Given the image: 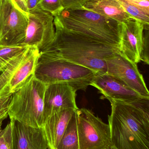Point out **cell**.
I'll use <instances>...</instances> for the list:
<instances>
[{
	"mask_svg": "<svg viewBox=\"0 0 149 149\" xmlns=\"http://www.w3.org/2000/svg\"><path fill=\"white\" fill-rule=\"evenodd\" d=\"M28 23L13 0H0V46L24 45Z\"/></svg>",
	"mask_w": 149,
	"mask_h": 149,
	"instance_id": "cell-8",
	"label": "cell"
},
{
	"mask_svg": "<svg viewBox=\"0 0 149 149\" xmlns=\"http://www.w3.org/2000/svg\"><path fill=\"white\" fill-rule=\"evenodd\" d=\"M38 6L53 17L57 15L64 9L60 0H40Z\"/></svg>",
	"mask_w": 149,
	"mask_h": 149,
	"instance_id": "cell-20",
	"label": "cell"
},
{
	"mask_svg": "<svg viewBox=\"0 0 149 149\" xmlns=\"http://www.w3.org/2000/svg\"><path fill=\"white\" fill-rule=\"evenodd\" d=\"M76 92L72 87L64 83L46 86L44 96V120L52 114L61 110L78 109Z\"/></svg>",
	"mask_w": 149,
	"mask_h": 149,
	"instance_id": "cell-12",
	"label": "cell"
},
{
	"mask_svg": "<svg viewBox=\"0 0 149 149\" xmlns=\"http://www.w3.org/2000/svg\"><path fill=\"white\" fill-rule=\"evenodd\" d=\"M79 149H105L112 146L108 124L90 109L76 110Z\"/></svg>",
	"mask_w": 149,
	"mask_h": 149,
	"instance_id": "cell-7",
	"label": "cell"
},
{
	"mask_svg": "<svg viewBox=\"0 0 149 149\" xmlns=\"http://www.w3.org/2000/svg\"><path fill=\"white\" fill-rule=\"evenodd\" d=\"M148 29L142 23L134 18L121 24L120 53L136 64L141 61L144 30Z\"/></svg>",
	"mask_w": 149,
	"mask_h": 149,
	"instance_id": "cell-11",
	"label": "cell"
},
{
	"mask_svg": "<svg viewBox=\"0 0 149 149\" xmlns=\"http://www.w3.org/2000/svg\"><path fill=\"white\" fill-rule=\"evenodd\" d=\"M54 26L84 35L118 48L121 24L114 19L83 8L64 9L54 17Z\"/></svg>",
	"mask_w": 149,
	"mask_h": 149,
	"instance_id": "cell-3",
	"label": "cell"
},
{
	"mask_svg": "<svg viewBox=\"0 0 149 149\" xmlns=\"http://www.w3.org/2000/svg\"><path fill=\"white\" fill-rule=\"evenodd\" d=\"M13 1L16 3L18 8L21 10V11L28 17L29 11L26 7L24 0H13Z\"/></svg>",
	"mask_w": 149,
	"mask_h": 149,
	"instance_id": "cell-26",
	"label": "cell"
},
{
	"mask_svg": "<svg viewBox=\"0 0 149 149\" xmlns=\"http://www.w3.org/2000/svg\"><path fill=\"white\" fill-rule=\"evenodd\" d=\"M96 74L91 69L64 59L39 56L34 76L46 86L64 83L77 91L85 90Z\"/></svg>",
	"mask_w": 149,
	"mask_h": 149,
	"instance_id": "cell-4",
	"label": "cell"
},
{
	"mask_svg": "<svg viewBox=\"0 0 149 149\" xmlns=\"http://www.w3.org/2000/svg\"><path fill=\"white\" fill-rule=\"evenodd\" d=\"M12 127V149H48L41 128L26 126L10 119Z\"/></svg>",
	"mask_w": 149,
	"mask_h": 149,
	"instance_id": "cell-14",
	"label": "cell"
},
{
	"mask_svg": "<svg viewBox=\"0 0 149 149\" xmlns=\"http://www.w3.org/2000/svg\"><path fill=\"white\" fill-rule=\"evenodd\" d=\"M129 3L141 8L149 13V0H126Z\"/></svg>",
	"mask_w": 149,
	"mask_h": 149,
	"instance_id": "cell-25",
	"label": "cell"
},
{
	"mask_svg": "<svg viewBox=\"0 0 149 149\" xmlns=\"http://www.w3.org/2000/svg\"><path fill=\"white\" fill-rule=\"evenodd\" d=\"M12 95H7L0 97V126L2 124L3 121L8 116L9 105Z\"/></svg>",
	"mask_w": 149,
	"mask_h": 149,
	"instance_id": "cell-22",
	"label": "cell"
},
{
	"mask_svg": "<svg viewBox=\"0 0 149 149\" xmlns=\"http://www.w3.org/2000/svg\"><path fill=\"white\" fill-rule=\"evenodd\" d=\"M108 116L111 142L116 149H149V98L114 100Z\"/></svg>",
	"mask_w": 149,
	"mask_h": 149,
	"instance_id": "cell-2",
	"label": "cell"
},
{
	"mask_svg": "<svg viewBox=\"0 0 149 149\" xmlns=\"http://www.w3.org/2000/svg\"><path fill=\"white\" fill-rule=\"evenodd\" d=\"M90 86L96 88L110 103L114 100L132 101L145 98L113 75L107 73L95 74Z\"/></svg>",
	"mask_w": 149,
	"mask_h": 149,
	"instance_id": "cell-13",
	"label": "cell"
},
{
	"mask_svg": "<svg viewBox=\"0 0 149 149\" xmlns=\"http://www.w3.org/2000/svg\"><path fill=\"white\" fill-rule=\"evenodd\" d=\"M46 85L34 75L12 94L8 114L26 126L41 128L43 122L44 96Z\"/></svg>",
	"mask_w": 149,
	"mask_h": 149,
	"instance_id": "cell-5",
	"label": "cell"
},
{
	"mask_svg": "<svg viewBox=\"0 0 149 149\" xmlns=\"http://www.w3.org/2000/svg\"><path fill=\"white\" fill-rule=\"evenodd\" d=\"M55 27L54 39L40 51V56L61 58L91 69L106 72V59L120 52L119 49L84 35Z\"/></svg>",
	"mask_w": 149,
	"mask_h": 149,
	"instance_id": "cell-1",
	"label": "cell"
},
{
	"mask_svg": "<svg viewBox=\"0 0 149 149\" xmlns=\"http://www.w3.org/2000/svg\"><path fill=\"white\" fill-rule=\"evenodd\" d=\"M54 17L38 6L29 11L28 23L24 45L35 46L42 50L55 38Z\"/></svg>",
	"mask_w": 149,
	"mask_h": 149,
	"instance_id": "cell-9",
	"label": "cell"
},
{
	"mask_svg": "<svg viewBox=\"0 0 149 149\" xmlns=\"http://www.w3.org/2000/svg\"><path fill=\"white\" fill-rule=\"evenodd\" d=\"M126 13L131 17L142 23L145 27L149 28V13L129 3L126 0H118Z\"/></svg>",
	"mask_w": 149,
	"mask_h": 149,
	"instance_id": "cell-18",
	"label": "cell"
},
{
	"mask_svg": "<svg viewBox=\"0 0 149 149\" xmlns=\"http://www.w3.org/2000/svg\"><path fill=\"white\" fill-rule=\"evenodd\" d=\"M28 46H0V72H1L8 64L17 54L23 51Z\"/></svg>",
	"mask_w": 149,
	"mask_h": 149,
	"instance_id": "cell-19",
	"label": "cell"
},
{
	"mask_svg": "<svg viewBox=\"0 0 149 149\" xmlns=\"http://www.w3.org/2000/svg\"><path fill=\"white\" fill-rule=\"evenodd\" d=\"M57 149H79L76 111L69 121Z\"/></svg>",
	"mask_w": 149,
	"mask_h": 149,
	"instance_id": "cell-17",
	"label": "cell"
},
{
	"mask_svg": "<svg viewBox=\"0 0 149 149\" xmlns=\"http://www.w3.org/2000/svg\"><path fill=\"white\" fill-rule=\"evenodd\" d=\"M106 72L120 80L143 97L149 98V92L137 64L120 52L106 59Z\"/></svg>",
	"mask_w": 149,
	"mask_h": 149,
	"instance_id": "cell-10",
	"label": "cell"
},
{
	"mask_svg": "<svg viewBox=\"0 0 149 149\" xmlns=\"http://www.w3.org/2000/svg\"><path fill=\"white\" fill-rule=\"evenodd\" d=\"M0 149H12V127L10 120L3 129L0 126Z\"/></svg>",
	"mask_w": 149,
	"mask_h": 149,
	"instance_id": "cell-21",
	"label": "cell"
},
{
	"mask_svg": "<svg viewBox=\"0 0 149 149\" xmlns=\"http://www.w3.org/2000/svg\"><path fill=\"white\" fill-rule=\"evenodd\" d=\"M81 8L91 10L120 23L133 18L125 12L118 0H87Z\"/></svg>",
	"mask_w": 149,
	"mask_h": 149,
	"instance_id": "cell-16",
	"label": "cell"
},
{
	"mask_svg": "<svg viewBox=\"0 0 149 149\" xmlns=\"http://www.w3.org/2000/svg\"><path fill=\"white\" fill-rule=\"evenodd\" d=\"M76 110L67 109L52 114L44 120L42 129L48 149H57L69 121Z\"/></svg>",
	"mask_w": 149,
	"mask_h": 149,
	"instance_id": "cell-15",
	"label": "cell"
},
{
	"mask_svg": "<svg viewBox=\"0 0 149 149\" xmlns=\"http://www.w3.org/2000/svg\"><path fill=\"white\" fill-rule=\"evenodd\" d=\"M141 61H143L147 64L149 63L148 34L147 36H144L143 48L141 56Z\"/></svg>",
	"mask_w": 149,
	"mask_h": 149,
	"instance_id": "cell-24",
	"label": "cell"
},
{
	"mask_svg": "<svg viewBox=\"0 0 149 149\" xmlns=\"http://www.w3.org/2000/svg\"><path fill=\"white\" fill-rule=\"evenodd\" d=\"M105 149H116L113 146H110L109 147H108L107 148Z\"/></svg>",
	"mask_w": 149,
	"mask_h": 149,
	"instance_id": "cell-28",
	"label": "cell"
},
{
	"mask_svg": "<svg viewBox=\"0 0 149 149\" xmlns=\"http://www.w3.org/2000/svg\"><path fill=\"white\" fill-rule=\"evenodd\" d=\"M64 9L81 8L87 0H60Z\"/></svg>",
	"mask_w": 149,
	"mask_h": 149,
	"instance_id": "cell-23",
	"label": "cell"
},
{
	"mask_svg": "<svg viewBox=\"0 0 149 149\" xmlns=\"http://www.w3.org/2000/svg\"><path fill=\"white\" fill-rule=\"evenodd\" d=\"M28 11L36 8L40 0H24Z\"/></svg>",
	"mask_w": 149,
	"mask_h": 149,
	"instance_id": "cell-27",
	"label": "cell"
},
{
	"mask_svg": "<svg viewBox=\"0 0 149 149\" xmlns=\"http://www.w3.org/2000/svg\"><path fill=\"white\" fill-rule=\"evenodd\" d=\"M40 56L35 46H28L15 57L0 74V97L12 94L33 75Z\"/></svg>",
	"mask_w": 149,
	"mask_h": 149,
	"instance_id": "cell-6",
	"label": "cell"
}]
</instances>
